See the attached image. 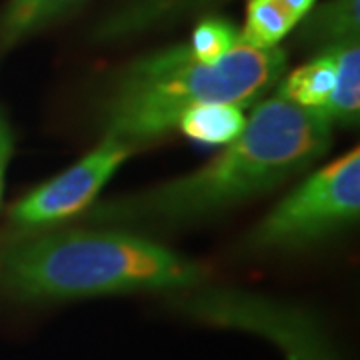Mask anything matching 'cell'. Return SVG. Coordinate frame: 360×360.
Instances as JSON below:
<instances>
[{
	"label": "cell",
	"mask_w": 360,
	"mask_h": 360,
	"mask_svg": "<svg viewBox=\"0 0 360 360\" xmlns=\"http://www.w3.org/2000/svg\"><path fill=\"white\" fill-rule=\"evenodd\" d=\"M165 296L168 309L182 319L260 336L288 360H340L321 319L295 302L205 284Z\"/></svg>",
	"instance_id": "obj_4"
},
{
	"label": "cell",
	"mask_w": 360,
	"mask_h": 360,
	"mask_svg": "<svg viewBox=\"0 0 360 360\" xmlns=\"http://www.w3.org/2000/svg\"><path fill=\"white\" fill-rule=\"evenodd\" d=\"M286 70V51L255 49L243 40L217 60L179 44L148 54L120 70L98 104L103 134L134 148L179 127L198 104L229 103L240 108L260 103Z\"/></svg>",
	"instance_id": "obj_3"
},
{
	"label": "cell",
	"mask_w": 360,
	"mask_h": 360,
	"mask_svg": "<svg viewBox=\"0 0 360 360\" xmlns=\"http://www.w3.org/2000/svg\"><path fill=\"white\" fill-rule=\"evenodd\" d=\"M316 0H248L240 40L255 49H274L314 8Z\"/></svg>",
	"instance_id": "obj_7"
},
{
	"label": "cell",
	"mask_w": 360,
	"mask_h": 360,
	"mask_svg": "<svg viewBox=\"0 0 360 360\" xmlns=\"http://www.w3.org/2000/svg\"><path fill=\"white\" fill-rule=\"evenodd\" d=\"M134 153V146L104 134L98 146L54 179L28 191L6 208L0 224V245L60 229L86 212L118 168Z\"/></svg>",
	"instance_id": "obj_6"
},
{
	"label": "cell",
	"mask_w": 360,
	"mask_h": 360,
	"mask_svg": "<svg viewBox=\"0 0 360 360\" xmlns=\"http://www.w3.org/2000/svg\"><path fill=\"white\" fill-rule=\"evenodd\" d=\"M246 127V116L240 106L229 103L198 104L180 116V132L202 144H231Z\"/></svg>",
	"instance_id": "obj_11"
},
{
	"label": "cell",
	"mask_w": 360,
	"mask_h": 360,
	"mask_svg": "<svg viewBox=\"0 0 360 360\" xmlns=\"http://www.w3.org/2000/svg\"><path fill=\"white\" fill-rule=\"evenodd\" d=\"M14 155V130L4 106L0 104V206H2V196H4V180H6V170L11 165V158Z\"/></svg>",
	"instance_id": "obj_15"
},
{
	"label": "cell",
	"mask_w": 360,
	"mask_h": 360,
	"mask_svg": "<svg viewBox=\"0 0 360 360\" xmlns=\"http://www.w3.org/2000/svg\"><path fill=\"white\" fill-rule=\"evenodd\" d=\"M326 49V46H324ZM336 60V86L326 116L338 127H359L360 120V44L359 39L328 46Z\"/></svg>",
	"instance_id": "obj_10"
},
{
	"label": "cell",
	"mask_w": 360,
	"mask_h": 360,
	"mask_svg": "<svg viewBox=\"0 0 360 360\" xmlns=\"http://www.w3.org/2000/svg\"><path fill=\"white\" fill-rule=\"evenodd\" d=\"M360 0H330L319 11L304 16L300 40L324 49L336 42L359 39Z\"/></svg>",
	"instance_id": "obj_12"
},
{
	"label": "cell",
	"mask_w": 360,
	"mask_h": 360,
	"mask_svg": "<svg viewBox=\"0 0 360 360\" xmlns=\"http://www.w3.org/2000/svg\"><path fill=\"white\" fill-rule=\"evenodd\" d=\"M360 217V150L354 146L312 172L245 236L243 255L288 252L316 245L356 224Z\"/></svg>",
	"instance_id": "obj_5"
},
{
	"label": "cell",
	"mask_w": 360,
	"mask_h": 360,
	"mask_svg": "<svg viewBox=\"0 0 360 360\" xmlns=\"http://www.w3.org/2000/svg\"><path fill=\"white\" fill-rule=\"evenodd\" d=\"M82 0H4L0 6V58Z\"/></svg>",
	"instance_id": "obj_9"
},
{
	"label": "cell",
	"mask_w": 360,
	"mask_h": 360,
	"mask_svg": "<svg viewBox=\"0 0 360 360\" xmlns=\"http://www.w3.org/2000/svg\"><path fill=\"white\" fill-rule=\"evenodd\" d=\"M238 42H240V34H238L236 26L231 25L224 18L210 16L196 25L193 37L186 44L198 56L208 58V60H217L222 54L231 51L232 46H236Z\"/></svg>",
	"instance_id": "obj_14"
},
{
	"label": "cell",
	"mask_w": 360,
	"mask_h": 360,
	"mask_svg": "<svg viewBox=\"0 0 360 360\" xmlns=\"http://www.w3.org/2000/svg\"><path fill=\"white\" fill-rule=\"evenodd\" d=\"M210 270L141 234L54 229L0 245V302L46 307L132 292H180Z\"/></svg>",
	"instance_id": "obj_2"
},
{
	"label": "cell",
	"mask_w": 360,
	"mask_h": 360,
	"mask_svg": "<svg viewBox=\"0 0 360 360\" xmlns=\"http://www.w3.org/2000/svg\"><path fill=\"white\" fill-rule=\"evenodd\" d=\"M335 86L336 60L333 51L326 46L316 52L307 65L298 66L290 75L281 78L274 89L278 98L326 115Z\"/></svg>",
	"instance_id": "obj_8"
},
{
	"label": "cell",
	"mask_w": 360,
	"mask_h": 360,
	"mask_svg": "<svg viewBox=\"0 0 360 360\" xmlns=\"http://www.w3.org/2000/svg\"><path fill=\"white\" fill-rule=\"evenodd\" d=\"M219 2H224V0H139L127 8H122L120 13H116L115 16H110L108 20H104L98 37L118 39V37L142 30L144 26L158 22L172 14L205 8Z\"/></svg>",
	"instance_id": "obj_13"
},
{
	"label": "cell",
	"mask_w": 360,
	"mask_h": 360,
	"mask_svg": "<svg viewBox=\"0 0 360 360\" xmlns=\"http://www.w3.org/2000/svg\"><path fill=\"white\" fill-rule=\"evenodd\" d=\"M333 120L284 98L260 101L243 134L208 165L141 193L92 205L78 222L160 229L208 219L312 167L333 142Z\"/></svg>",
	"instance_id": "obj_1"
}]
</instances>
